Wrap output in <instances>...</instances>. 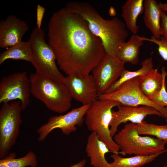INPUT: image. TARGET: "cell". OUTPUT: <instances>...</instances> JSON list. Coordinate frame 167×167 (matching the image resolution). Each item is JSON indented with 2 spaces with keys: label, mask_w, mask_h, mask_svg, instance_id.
I'll use <instances>...</instances> for the list:
<instances>
[{
  "label": "cell",
  "mask_w": 167,
  "mask_h": 167,
  "mask_svg": "<svg viewBox=\"0 0 167 167\" xmlns=\"http://www.w3.org/2000/svg\"><path fill=\"white\" fill-rule=\"evenodd\" d=\"M48 44L67 75L90 74L105 52L101 40L80 15L64 7L54 12L48 25Z\"/></svg>",
  "instance_id": "cell-1"
},
{
  "label": "cell",
  "mask_w": 167,
  "mask_h": 167,
  "mask_svg": "<svg viewBox=\"0 0 167 167\" xmlns=\"http://www.w3.org/2000/svg\"><path fill=\"white\" fill-rule=\"evenodd\" d=\"M65 7L80 15L86 21L92 32L101 41L105 53L116 55L120 45L128 36L126 26L118 17L105 19L88 2L72 1Z\"/></svg>",
  "instance_id": "cell-2"
},
{
  "label": "cell",
  "mask_w": 167,
  "mask_h": 167,
  "mask_svg": "<svg viewBox=\"0 0 167 167\" xmlns=\"http://www.w3.org/2000/svg\"><path fill=\"white\" fill-rule=\"evenodd\" d=\"M29 78L31 94L49 110L62 113L71 107L72 98L64 84L36 72L31 73Z\"/></svg>",
  "instance_id": "cell-3"
},
{
  "label": "cell",
  "mask_w": 167,
  "mask_h": 167,
  "mask_svg": "<svg viewBox=\"0 0 167 167\" xmlns=\"http://www.w3.org/2000/svg\"><path fill=\"white\" fill-rule=\"evenodd\" d=\"M120 105L114 101L97 99L90 105L84 119L88 130L95 132L110 152L119 154L120 153L119 147L110 135V124L113 109Z\"/></svg>",
  "instance_id": "cell-4"
},
{
  "label": "cell",
  "mask_w": 167,
  "mask_h": 167,
  "mask_svg": "<svg viewBox=\"0 0 167 167\" xmlns=\"http://www.w3.org/2000/svg\"><path fill=\"white\" fill-rule=\"evenodd\" d=\"M136 124H126L114 135L113 139L121 151L120 154L135 156L150 155L165 151V144L161 140L150 136H142Z\"/></svg>",
  "instance_id": "cell-5"
},
{
  "label": "cell",
  "mask_w": 167,
  "mask_h": 167,
  "mask_svg": "<svg viewBox=\"0 0 167 167\" xmlns=\"http://www.w3.org/2000/svg\"><path fill=\"white\" fill-rule=\"evenodd\" d=\"M32 47L31 63L37 74L64 84L66 77L58 70L56 58L51 47L45 40L43 30L36 26L32 30L28 40Z\"/></svg>",
  "instance_id": "cell-6"
},
{
  "label": "cell",
  "mask_w": 167,
  "mask_h": 167,
  "mask_svg": "<svg viewBox=\"0 0 167 167\" xmlns=\"http://www.w3.org/2000/svg\"><path fill=\"white\" fill-rule=\"evenodd\" d=\"M20 101L2 104L0 109V158L9 154L15 143L22 123Z\"/></svg>",
  "instance_id": "cell-7"
},
{
  "label": "cell",
  "mask_w": 167,
  "mask_h": 167,
  "mask_svg": "<svg viewBox=\"0 0 167 167\" xmlns=\"http://www.w3.org/2000/svg\"><path fill=\"white\" fill-rule=\"evenodd\" d=\"M97 99L112 100L125 106L152 107L161 113L167 121V107L157 105L143 93L139 87V77L124 82L112 92L99 95Z\"/></svg>",
  "instance_id": "cell-8"
},
{
  "label": "cell",
  "mask_w": 167,
  "mask_h": 167,
  "mask_svg": "<svg viewBox=\"0 0 167 167\" xmlns=\"http://www.w3.org/2000/svg\"><path fill=\"white\" fill-rule=\"evenodd\" d=\"M31 94L30 79L26 71L15 72L1 79L0 103L18 100L24 110L29 105Z\"/></svg>",
  "instance_id": "cell-9"
},
{
  "label": "cell",
  "mask_w": 167,
  "mask_h": 167,
  "mask_svg": "<svg viewBox=\"0 0 167 167\" xmlns=\"http://www.w3.org/2000/svg\"><path fill=\"white\" fill-rule=\"evenodd\" d=\"M91 105V104H90ZM90 105H83L72 109L62 115L51 116L46 123L41 126L37 130L39 142L44 141L53 130L59 129L63 134L69 135L77 130L76 126H81Z\"/></svg>",
  "instance_id": "cell-10"
},
{
  "label": "cell",
  "mask_w": 167,
  "mask_h": 167,
  "mask_svg": "<svg viewBox=\"0 0 167 167\" xmlns=\"http://www.w3.org/2000/svg\"><path fill=\"white\" fill-rule=\"evenodd\" d=\"M125 63L116 55L105 53L92 71L99 95L105 93L119 79Z\"/></svg>",
  "instance_id": "cell-11"
},
{
  "label": "cell",
  "mask_w": 167,
  "mask_h": 167,
  "mask_svg": "<svg viewBox=\"0 0 167 167\" xmlns=\"http://www.w3.org/2000/svg\"><path fill=\"white\" fill-rule=\"evenodd\" d=\"M64 83L72 98L83 105L91 104L98 94L92 75L84 77L66 75Z\"/></svg>",
  "instance_id": "cell-12"
},
{
  "label": "cell",
  "mask_w": 167,
  "mask_h": 167,
  "mask_svg": "<svg viewBox=\"0 0 167 167\" xmlns=\"http://www.w3.org/2000/svg\"><path fill=\"white\" fill-rule=\"evenodd\" d=\"M118 110H112L110 130L112 138L117 132L119 125L130 121L137 124L142 122L148 115H155L163 118L162 114L155 108L147 106H130L120 105Z\"/></svg>",
  "instance_id": "cell-13"
},
{
  "label": "cell",
  "mask_w": 167,
  "mask_h": 167,
  "mask_svg": "<svg viewBox=\"0 0 167 167\" xmlns=\"http://www.w3.org/2000/svg\"><path fill=\"white\" fill-rule=\"evenodd\" d=\"M28 27L24 21L11 15L0 21V47L2 49L17 45L21 42L23 37Z\"/></svg>",
  "instance_id": "cell-14"
},
{
  "label": "cell",
  "mask_w": 167,
  "mask_h": 167,
  "mask_svg": "<svg viewBox=\"0 0 167 167\" xmlns=\"http://www.w3.org/2000/svg\"><path fill=\"white\" fill-rule=\"evenodd\" d=\"M85 151L90 164L93 167H110L105 156L110 151L94 132H92L88 137Z\"/></svg>",
  "instance_id": "cell-15"
},
{
  "label": "cell",
  "mask_w": 167,
  "mask_h": 167,
  "mask_svg": "<svg viewBox=\"0 0 167 167\" xmlns=\"http://www.w3.org/2000/svg\"><path fill=\"white\" fill-rule=\"evenodd\" d=\"M166 68L162 67L161 73L157 68L152 69L147 75L139 77V85L143 93L149 99L161 89L165 76L167 75Z\"/></svg>",
  "instance_id": "cell-16"
},
{
  "label": "cell",
  "mask_w": 167,
  "mask_h": 167,
  "mask_svg": "<svg viewBox=\"0 0 167 167\" xmlns=\"http://www.w3.org/2000/svg\"><path fill=\"white\" fill-rule=\"evenodd\" d=\"M144 24L151 32L152 36L159 40L162 34L161 21L162 10L155 0H144Z\"/></svg>",
  "instance_id": "cell-17"
},
{
  "label": "cell",
  "mask_w": 167,
  "mask_h": 167,
  "mask_svg": "<svg viewBox=\"0 0 167 167\" xmlns=\"http://www.w3.org/2000/svg\"><path fill=\"white\" fill-rule=\"evenodd\" d=\"M144 41L142 36L133 34L127 41L120 45L117 53L118 58L124 63L137 64L139 61V48L143 45Z\"/></svg>",
  "instance_id": "cell-18"
},
{
  "label": "cell",
  "mask_w": 167,
  "mask_h": 167,
  "mask_svg": "<svg viewBox=\"0 0 167 167\" xmlns=\"http://www.w3.org/2000/svg\"><path fill=\"white\" fill-rule=\"evenodd\" d=\"M144 1L127 0L122 7V16L127 28L134 34L139 29L137 23L139 16L144 12Z\"/></svg>",
  "instance_id": "cell-19"
},
{
  "label": "cell",
  "mask_w": 167,
  "mask_h": 167,
  "mask_svg": "<svg viewBox=\"0 0 167 167\" xmlns=\"http://www.w3.org/2000/svg\"><path fill=\"white\" fill-rule=\"evenodd\" d=\"M167 152V148L162 152L150 155L135 156L124 157L118 153L111 156L113 161L109 163L110 167H141L154 160L160 155Z\"/></svg>",
  "instance_id": "cell-20"
},
{
  "label": "cell",
  "mask_w": 167,
  "mask_h": 167,
  "mask_svg": "<svg viewBox=\"0 0 167 167\" xmlns=\"http://www.w3.org/2000/svg\"><path fill=\"white\" fill-rule=\"evenodd\" d=\"M32 58V50L29 41H22L6 49L0 54V65L9 59L23 60L31 63Z\"/></svg>",
  "instance_id": "cell-21"
},
{
  "label": "cell",
  "mask_w": 167,
  "mask_h": 167,
  "mask_svg": "<svg viewBox=\"0 0 167 167\" xmlns=\"http://www.w3.org/2000/svg\"><path fill=\"white\" fill-rule=\"evenodd\" d=\"M141 67L136 71H130L124 69L118 80L105 93L112 92L117 89L124 82L134 78L144 76L153 68V64L152 58H147L141 62Z\"/></svg>",
  "instance_id": "cell-22"
},
{
  "label": "cell",
  "mask_w": 167,
  "mask_h": 167,
  "mask_svg": "<svg viewBox=\"0 0 167 167\" xmlns=\"http://www.w3.org/2000/svg\"><path fill=\"white\" fill-rule=\"evenodd\" d=\"M165 125H158L149 123L143 121L136 124V128L140 135L153 136L167 143V121Z\"/></svg>",
  "instance_id": "cell-23"
},
{
  "label": "cell",
  "mask_w": 167,
  "mask_h": 167,
  "mask_svg": "<svg viewBox=\"0 0 167 167\" xmlns=\"http://www.w3.org/2000/svg\"><path fill=\"white\" fill-rule=\"evenodd\" d=\"M5 158L0 159V161L5 163L9 167H36L37 165L36 156L32 151L29 152L25 156L15 158L14 152L8 154Z\"/></svg>",
  "instance_id": "cell-24"
},
{
  "label": "cell",
  "mask_w": 167,
  "mask_h": 167,
  "mask_svg": "<svg viewBox=\"0 0 167 167\" xmlns=\"http://www.w3.org/2000/svg\"><path fill=\"white\" fill-rule=\"evenodd\" d=\"M164 77L162 86L160 91L150 100L156 104L161 107H167V91L166 87V78Z\"/></svg>",
  "instance_id": "cell-25"
},
{
  "label": "cell",
  "mask_w": 167,
  "mask_h": 167,
  "mask_svg": "<svg viewBox=\"0 0 167 167\" xmlns=\"http://www.w3.org/2000/svg\"><path fill=\"white\" fill-rule=\"evenodd\" d=\"M142 39L144 41H150L156 44L158 46V50L160 55L164 60L167 61V40L161 37L158 40L152 36L150 38L142 36Z\"/></svg>",
  "instance_id": "cell-26"
},
{
  "label": "cell",
  "mask_w": 167,
  "mask_h": 167,
  "mask_svg": "<svg viewBox=\"0 0 167 167\" xmlns=\"http://www.w3.org/2000/svg\"><path fill=\"white\" fill-rule=\"evenodd\" d=\"M161 26L162 31L161 37L167 40V15L163 10L161 14Z\"/></svg>",
  "instance_id": "cell-27"
},
{
  "label": "cell",
  "mask_w": 167,
  "mask_h": 167,
  "mask_svg": "<svg viewBox=\"0 0 167 167\" xmlns=\"http://www.w3.org/2000/svg\"><path fill=\"white\" fill-rule=\"evenodd\" d=\"M45 11V8L38 4L36 8V26L39 28H41L43 17Z\"/></svg>",
  "instance_id": "cell-28"
},
{
  "label": "cell",
  "mask_w": 167,
  "mask_h": 167,
  "mask_svg": "<svg viewBox=\"0 0 167 167\" xmlns=\"http://www.w3.org/2000/svg\"><path fill=\"white\" fill-rule=\"evenodd\" d=\"M86 163V160L85 159H83L78 162L74 164L69 167H84Z\"/></svg>",
  "instance_id": "cell-29"
},
{
  "label": "cell",
  "mask_w": 167,
  "mask_h": 167,
  "mask_svg": "<svg viewBox=\"0 0 167 167\" xmlns=\"http://www.w3.org/2000/svg\"><path fill=\"white\" fill-rule=\"evenodd\" d=\"M159 5L162 10L164 11L167 15V3H158Z\"/></svg>",
  "instance_id": "cell-30"
},
{
  "label": "cell",
  "mask_w": 167,
  "mask_h": 167,
  "mask_svg": "<svg viewBox=\"0 0 167 167\" xmlns=\"http://www.w3.org/2000/svg\"><path fill=\"white\" fill-rule=\"evenodd\" d=\"M109 14L112 16H114L116 15V11L113 7H110L109 10Z\"/></svg>",
  "instance_id": "cell-31"
},
{
  "label": "cell",
  "mask_w": 167,
  "mask_h": 167,
  "mask_svg": "<svg viewBox=\"0 0 167 167\" xmlns=\"http://www.w3.org/2000/svg\"><path fill=\"white\" fill-rule=\"evenodd\" d=\"M0 167H9L5 163L0 161Z\"/></svg>",
  "instance_id": "cell-32"
},
{
  "label": "cell",
  "mask_w": 167,
  "mask_h": 167,
  "mask_svg": "<svg viewBox=\"0 0 167 167\" xmlns=\"http://www.w3.org/2000/svg\"><path fill=\"white\" fill-rule=\"evenodd\" d=\"M163 167H167V165L164 166Z\"/></svg>",
  "instance_id": "cell-33"
}]
</instances>
